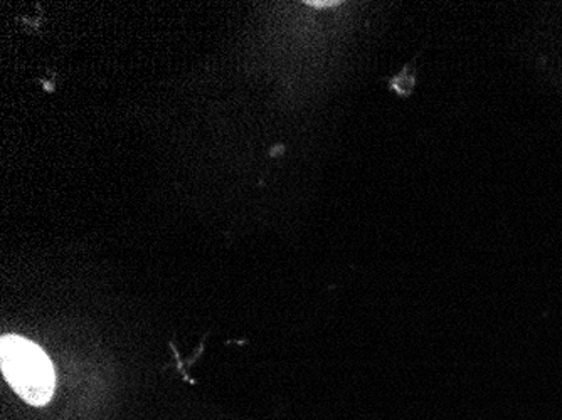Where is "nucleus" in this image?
Segmentation results:
<instances>
[{"instance_id":"obj_1","label":"nucleus","mask_w":562,"mask_h":420,"mask_svg":"<svg viewBox=\"0 0 562 420\" xmlns=\"http://www.w3.org/2000/svg\"><path fill=\"white\" fill-rule=\"evenodd\" d=\"M0 366L5 381L25 402L43 407L53 399L55 368L49 356L34 341L18 334L2 337Z\"/></svg>"}]
</instances>
